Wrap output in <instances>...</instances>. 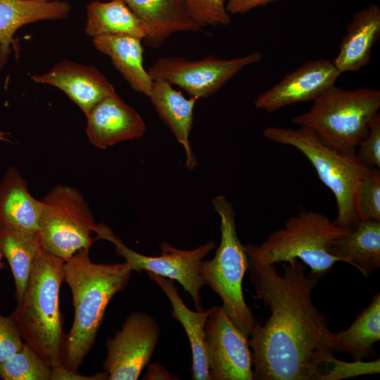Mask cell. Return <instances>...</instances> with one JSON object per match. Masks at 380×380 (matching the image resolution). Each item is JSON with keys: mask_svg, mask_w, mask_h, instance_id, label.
I'll list each match as a JSON object with an SVG mask.
<instances>
[{"mask_svg": "<svg viewBox=\"0 0 380 380\" xmlns=\"http://www.w3.org/2000/svg\"><path fill=\"white\" fill-rule=\"evenodd\" d=\"M108 379V375L104 372H99L91 376H84L68 369L62 365L52 368L51 380H104Z\"/></svg>", "mask_w": 380, "mask_h": 380, "instance_id": "33", "label": "cell"}, {"mask_svg": "<svg viewBox=\"0 0 380 380\" xmlns=\"http://www.w3.org/2000/svg\"><path fill=\"white\" fill-rule=\"evenodd\" d=\"M192 20L201 28L226 26L231 23L227 0H182Z\"/></svg>", "mask_w": 380, "mask_h": 380, "instance_id": "30", "label": "cell"}, {"mask_svg": "<svg viewBox=\"0 0 380 380\" xmlns=\"http://www.w3.org/2000/svg\"><path fill=\"white\" fill-rule=\"evenodd\" d=\"M122 1L147 27L148 34L144 44L149 48H159L177 32L202 31L182 0Z\"/></svg>", "mask_w": 380, "mask_h": 380, "instance_id": "16", "label": "cell"}, {"mask_svg": "<svg viewBox=\"0 0 380 380\" xmlns=\"http://www.w3.org/2000/svg\"><path fill=\"white\" fill-rule=\"evenodd\" d=\"M213 205L220 217L221 239L212 260H202L199 274L222 299V308L248 338L257 324L243 294V279L248 270V257L236 232L232 204L224 196L215 197Z\"/></svg>", "mask_w": 380, "mask_h": 380, "instance_id": "7", "label": "cell"}, {"mask_svg": "<svg viewBox=\"0 0 380 380\" xmlns=\"http://www.w3.org/2000/svg\"><path fill=\"white\" fill-rule=\"evenodd\" d=\"M71 10L56 0H0V68L11 53L13 36L22 26L46 20L65 18Z\"/></svg>", "mask_w": 380, "mask_h": 380, "instance_id": "18", "label": "cell"}, {"mask_svg": "<svg viewBox=\"0 0 380 380\" xmlns=\"http://www.w3.org/2000/svg\"><path fill=\"white\" fill-rule=\"evenodd\" d=\"M38 236L41 247L65 261L89 250L97 224L84 197L74 187L59 184L41 200Z\"/></svg>", "mask_w": 380, "mask_h": 380, "instance_id": "8", "label": "cell"}, {"mask_svg": "<svg viewBox=\"0 0 380 380\" xmlns=\"http://www.w3.org/2000/svg\"><path fill=\"white\" fill-rule=\"evenodd\" d=\"M284 0H227L226 8L230 15L243 14L257 7Z\"/></svg>", "mask_w": 380, "mask_h": 380, "instance_id": "34", "label": "cell"}, {"mask_svg": "<svg viewBox=\"0 0 380 380\" xmlns=\"http://www.w3.org/2000/svg\"><path fill=\"white\" fill-rule=\"evenodd\" d=\"M96 239L111 242L116 253L124 258L132 271L151 272L157 275L178 281L192 298L196 311L203 310L200 289L204 285L199 274L203 259L215 248L213 241H208L193 250L178 249L168 243L160 245L158 256H148L137 253L126 246L105 224L96 225Z\"/></svg>", "mask_w": 380, "mask_h": 380, "instance_id": "9", "label": "cell"}, {"mask_svg": "<svg viewBox=\"0 0 380 380\" xmlns=\"http://www.w3.org/2000/svg\"><path fill=\"white\" fill-rule=\"evenodd\" d=\"M5 134L6 133L0 132V140H6V139L4 137Z\"/></svg>", "mask_w": 380, "mask_h": 380, "instance_id": "36", "label": "cell"}, {"mask_svg": "<svg viewBox=\"0 0 380 380\" xmlns=\"http://www.w3.org/2000/svg\"><path fill=\"white\" fill-rule=\"evenodd\" d=\"M355 207L360 220L380 221V171L370 167L361 180L355 194Z\"/></svg>", "mask_w": 380, "mask_h": 380, "instance_id": "29", "label": "cell"}, {"mask_svg": "<svg viewBox=\"0 0 380 380\" xmlns=\"http://www.w3.org/2000/svg\"><path fill=\"white\" fill-rule=\"evenodd\" d=\"M39 248L38 234L0 228V253L10 266L17 303L23 296Z\"/></svg>", "mask_w": 380, "mask_h": 380, "instance_id": "26", "label": "cell"}, {"mask_svg": "<svg viewBox=\"0 0 380 380\" xmlns=\"http://www.w3.org/2000/svg\"><path fill=\"white\" fill-rule=\"evenodd\" d=\"M349 231L313 210H301L290 217L284 227L272 232L260 245L246 244L247 257L263 264L298 259L310 267V276L320 279L339 258L331 255L330 243Z\"/></svg>", "mask_w": 380, "mask_h": 380, "instance_id": "5", "label": "cell"}, {"mask_svg": "<svg viewBox=\"0 0 380 380\" xmlns=\"http://www.w3.org/2000/svg\"><path fill=\"white\" fill-rule=\"evenodd\" d=\"M148 97L160 118L183 146L186 167L194 169L196 165V159L190 145L189 134L196 99L191 96L185 98L172 85L163 81H153Z\"/></svg>", "mask_w": 380, "mask_h": 380, "instance_id": "21", "label": "cell"}, {"mask_svg": "<svg viewBox=\"0 0 380 380\" xmlns=\"http://www.w3.org/2000/svg\"><path fill=\"white\" fill-rule=\"evenodd\" d=\"M89 251L80 250L63 263V281L71 291L75 314L65 334L61 365L74 372L94 345L108 304L126 288L132 272L125 262L95 263Z\"/></svg>", "mask_w": 380, "mask_h": 380, "instance_id": "2", "label": "cell"}, {"mask_svg": "<svg viewBox=\"0 0 380 380\" xmlns=\"http://www.w3.org/2000/svg\"><path fill=\"white\" fill-rule=\"evenodd\" d=\"M146 272L167 296L172 306V317L182 324L186 333L192 353V379L211 380L206 355L205 331V324L211 308L201 311L190 310L178 294L177 288L172 280L151 272Z\"/></svg>", "mask_w": 380, "mask_h": 380, "instance_id": "20", "label": "cell"}, {"mask_svg": "<svg viewBox=\"0 0 380 380\" xmlns=\"http://www.w3.org/2000/svg\"><path fill=\"white\" fill-rule=\"evenodd\" d=\"M357 158L368 167H380V115L376 113L369 124L366 137L357 147Z\"/></svg>", "mask_w": 380, "mask_h": 380, "instance_id": "31", "label": "cell"}, {"mask_svg": "<svg viewBox=\"0 0 380 380\" xmlns=\"http://www.w3.org/2000/svg\"><path fill=\"white\" fill-rule=\"evenodd\" d=\"M84 30L92 38L102 35H125L144 41L148 34L146 25L122 0L90 2L87 8Z\"/></svg>", "mask_w": 380, "mask_h": 380, "instance_id": "24", "label": "cell"}, {"mask_svg": "<svg viewBox=\"0 0 380 380\" xmlns=\"http://www.w3.org/2000/svg\"><path fill=\"white\" fill-rule=\"evenodd\" d=\"M379 108V90L345 89L334 84L315 99L307 112L293 118L291 122L310 128L335 148L355 154Z\"/></svg>", "mask_w": 380, "mask_h": 380, "instance_id": "6", "label": "cell"}, {"mask_svg": "<svg viewBox=\"0 0 380 380\" xmlns=\"http://www.w3.org/2000/svg\"><path fill=\"white\" fill-rule=\"evenodd\" d=\"M262 135L274 143L293 146L306 157L320 181L335 197L337 213L334 222L348 231L354 229L360 221L355 207L356 191L372 167L362 163L356 154L346 153L325 144L306 127L270 126Z\"/></svg>", "mask_w": 380, "mask_h": 380, "instance_id": "4", "label": "cell"}, {"mask_svg": "<svg viewBox=\"0 0 380 380\" xmlns=\"http://www.w3.org/2000/svg\"><path fill=\"white\" fill-rule=\"evenodd\" d=\"M141 41L125 35H102L92 38L96 49L110 57L132 89L148 96L153 81L144 68Z\"/></svg>", "mask_w": 380, "mask_h": 380, "instance_id": "23", "label": "cell"}, {"mask_svg": "<svg viewBox=\"0 0 380 380\" xmlns=\"http://www.w3.org/2000/svg\"><path fill=\"white\" fill-rule=\"evenodd\" d=\"M262 58L258 51L229 59L208 56L191 61L166 56L158 58L148 72L153 81L179 86L197 99L213 95L243 68L258 63Z\"/></svg>", "mask_w": 380, "mask_h": 380, "instance_id": "10", "label": "cell"}, {"mask_svg": "<svg viewBox=\"0 0 380 380\" xmlns=\"http://www.w3.org/2000/svg\"><path fill=\"white\" fill-rule=\"evenodd\" d=\"M333 339L334 351L345 352L353 360L374 356L373 345L380 339V293L373 296L349 328L333 333Z\"/></svg>", "mask_w": 380, "mask_h": 380, "instance_id": "25", "label": "cell"}, {"mask_svg": "<svg viewBox=\"0 0 380 380\" xmlns=\"http://www.w3.org/2000/svg\"><path fill=\"white\" fill-rule=\"evenodd\" d=\"M379 37L380 8L371 4L353 15L334 65L341 73L360 70L370 62L372 49Z\"/></svg>", "mask_w": 380, "mask_h": 380, "instance_id": "17", "label": "cell"}, {"mask_svg": "<svg viewBox=\"0 0 380 380\" xmlns=\"http://www.w3.org/2000/svg\"><path fill=\"white\" fill-rule=\"evenodd\" d=\"M341 74L329 60L308 61L259 94L254 106L257 109L273 113L290 105L314 101L334 85Z\"/></svg>", "mask_w": 380, "mask_h": 380, "instance_id": "13", "label": "cell"}, {"mask_svg": "<svg viewBox=\"0 0 380 380\" xmlns=\"http://www.w3.org/2000/svg\"><path fill=\"white\" fill-rule=\"evenodd\" d=\"M4 267H5L4 263L0 261V270L4 269Z\"/></svg>", "mask_w": 380, "mask_h": 380, "instance_id": "37", "label": "cell"}, {"mask_svg": "<svg viewBox=\"0 0 380 380\" xmlns=\"http://www.w3.org/2000/svg\"><path fill=\"white\" fill-rule=\"evenodd\" d=\"M32 79L62 90L85 115L99 101L116 93L96 68L69 61L57 63L45 74L32 75Z\"/></svg>", "mask_w": 380, "mask_h": 380, "instance_id": "15", "label": "cell"}, {"mask_svg": "<svg viewBox=\"0 0 380 380\" xmlns=\"http://www.w3.org/2000/svg\"><path fill=\"white\" fill-rule=\"evenodd\" d=\"M144 379H173L171 375L162 365L154 363L149 366Z\"/></svg>", "mask_w": 380, "mask_h": 380, "instance_id": "35", "label": "cell"}, {"mask_svg": "<svg viewBox=\"0 0 380 380\" xmlns=\"http://www.w3.org/2000/svg\"><path fill=\"white\" fill-rule=\"evenodd\" d=\"M159 336V326L151 316L142 312L129 315L121 329L106 341L103 368L108 379H138L152 357Z\"/></svg>", "mask_w": 380, "mask_h": 380, "instance_id": "11", "label": "cell"}, {"mask_svg": "<svg viewBox=\"0 0 380 380\" xmlns=\"http://www.w3.org/2000/svg\"><path fill=\"white\" fill-rule=\"evenodd\" d=\"M205 331L211 380H253L249 339L222 306L211 307Z\"/></svg>", "mask_w": 380, "mask_h": 380, "instance_id": "12", "label": "cell"}, {"mask_svg": "<svg viewBox=\"0 0 380 380\" xmlns=\"http://www.w3.org/2000/svg\"><path fill=\"white\" fill-rule=\"evenodd\" d=\"M24 345L21 335L13 321L0 313V362L20 350Z\"/></svg>", "mask_w": 380, "mask_h": 380, "instance_id": "32", "label": "cell"}, {"mask_svg": "<svg viewBox=\"0 0 380 380\" xmlns=\"http://www.w3.org/2000/svg\"><path fill=\"white\" fill-rule=\"evenodd\" d=\"M328 350L319 351L312 363V380H341L380 372L379 359L346 362L334 357Z\"/></svg>", "mask_w": 380, "mask_h": 380, "instance_id": "27", "label": "cell"}, {"mask_svg": "<svg viewBox=\"0 0 380 380\" xmlns=\"http://www.w3.org/2000/svg\"><path fill=\"white\" fill-rule=\"evenodd\" d=\"M51 373L52 367L25 342L20 350L0 362L3 380H51Z\"/></svg>", "mask_w": 380, "mask_h": 380, "instance_id": "28", "label": "cell"}, {"mask_svg": "<svg viewBox=\"0 0 380 380\" xmlns=\"http://www.w3.org/2000/svg\"><path fill=\"white\" fill-rule=\"evenodd\" d=\"M328 251L369 277L380 267V221L360 220L354 229L333 241Z\"/></svg>", "mask_w": 380, "mask_h": 380, "instance_id": "22", "label": "cell"}, {"mask_svg": "<svg viewBox=\"0 0 380 380\" xmlns=\"http://www.w3.org/2000/svg\"><path fill=\"white\" fill-rule=\"evenodd\" d=\"M42 208L17 169H8L0 182V228L38 234Z\"/></svg>", "mask_w": 380, "mask_h": 380, "instance_id": "19", "label": "cell"}, {"mask_svg": "<svg viewBox=\"0 0 380 380\" xmlns=\"http://www.w3.org/2000/svg\"><path fill=\"white\" fill-rule=\"evenodd\" d=\"M274 264L248 258V270L255 294L269 307L270 316L250 335L253 377L256 380H312V363L321 350L334 352L333 332L313 304L312 291L319 279L306 276L298 259Z\"/></svg>", "mask_w": 380, "mask_h": 380, "instance_id": "1", "label": "cell"}, {"mask_svg": "<svg viewBox=\"0 0 380 380\" xmlns=\"http://www.w3.org/2000/svg\"><path fill=\"white\" fill-rule=\"evenodd\" d=\"M63 263L40 246L23 296L9 315L25 343L52 368L61 365L65 337L59 303Z\"/></svg>", "mask_w": 380, "mask_h": 380, "instance_id": "3", "label": "cell"}, {"mask_svg": "<svg viewBox=\"0 0 380 380\" xmlns=\"http://www.w3.org/2000/svg\"><path fill=\"white\" fill-rule=\"evenodd\" d=\"M86 116L88 139L93 146L101 149L139 139L146 131L140 115L116 93L96 103Z\"/></svg>", "mask_w": 380, "mask_h": 380, "instance_id": "14", "label": "cell"}]
</instances>
